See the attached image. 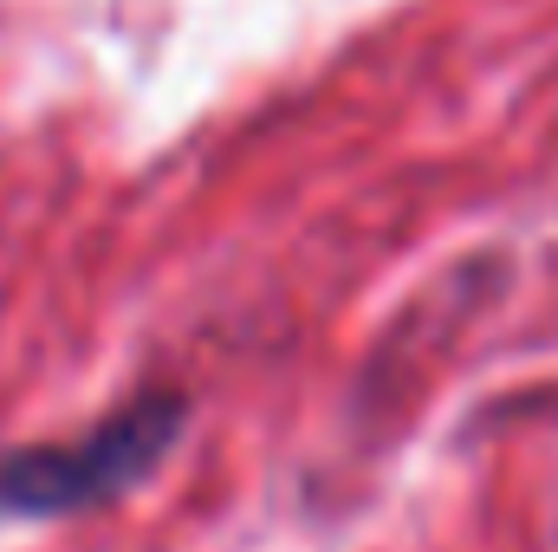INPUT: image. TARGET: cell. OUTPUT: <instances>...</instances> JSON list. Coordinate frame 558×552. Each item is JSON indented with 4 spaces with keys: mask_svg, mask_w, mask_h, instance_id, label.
Listing matches in <instances>:
<instances>
[{
    "mask_svg": "<svg viewBox=\"0 0 558 552\" xmlns=\"http://www.w3.org/2000/svg\"><path fill=\"white\" fill-rule=\"evenodd\" d=\"M189 416H195L189 391L143 384L118 410H105L92 429H78L65 442L0 448V527H13V520H78V514H98V507L137 494L175 455V442L189 435Z\"/></svg>",
    "mask_w": 558,
    "mask_h": 552,
    "instance_id": "cell-1",
    "label": "cell"
},
{
    "mask_svg": "<svg viewBox=\"0 0 558 552\" xmlns=\"http://www.w3.org/2000/svg\"><path fill=\"white\" fill-rule=\"evenodd\" d=\"M553 410H558V404H553Z\"/></svg>",
    "mask_w": 558,
    "mask_h": 552,
    "instance_id": "cell-2",
    "label": "cell"
}]
</instances>
